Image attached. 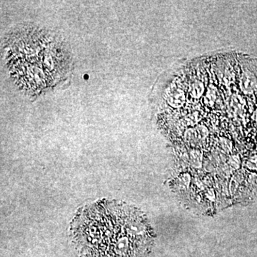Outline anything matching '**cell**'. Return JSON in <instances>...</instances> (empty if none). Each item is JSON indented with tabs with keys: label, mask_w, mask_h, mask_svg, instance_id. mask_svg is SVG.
I'll return each mask as SVG.
<instances>
[{
	"label": "cell",
	"mask_w": 257,
	"mask_h": 257,
	"mask_svg": "<svg viewBox=\"0 0 257 257\" xmlns=\"http://www.w3.org/2000/svg\"><path fill=\"white\" fill-rule=\"evenodd\" d=\"M72 240L88 257H145L154 241L145 214L116 202H99L78 213Z\"/></svg>",
	"instance_id": "1"
}]
</instances>
